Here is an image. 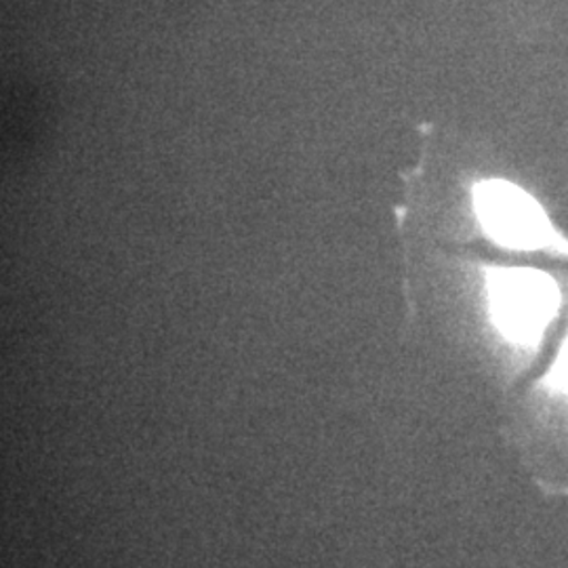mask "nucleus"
I'll use <instances>...</instances> for the list:
<instances>
[{"mask_svg": "<svg viewBox=\"0 0 568 568\" xmlns=\"http://www.w3.org/2000/svg\"><path fill=\"white\" fill-rule=\"evenodd\" d=\"M490 312L501 333L518 344H535L554 318L560 293L537 270H497L488 274Z\"/></svg>", "mask_w": 568, "mask_h": 568, "instance_id": "nucleus-1", "label": "nucleus"}, {"mask_svg": "<svg viewBox=\"0 0 568 568\" xmlns=\"http://www.w3.org/2000/svg\"><path fill=\"white\" fill-rule=\"evenodd\" d=\"M474 204L485 230L497 243L523 251L562 244L544 209L525 190L511 183L487 182L478 185Z\"/></svg>", "mask_w": 568, "mask_h": 568, "instance_id": "nucleus-2", "label": "nucleus"}, {"mask_svg": "<svg viewBox=\"0 0 568 568\" xmlns=\"http://www.w3.org/2000/svg\"><path fill=\"white\" fill-rule=\"evenodd\" d=\"M551 377H554L556 386H560L565 392H568V339L565 342L562 352H560L558 363L554 366V375Z\"/></svg>", "mask_w": 568, "mask_h": 568, "instance_id": "nucleus-3", "label": "nucleus"}]
</instances>
